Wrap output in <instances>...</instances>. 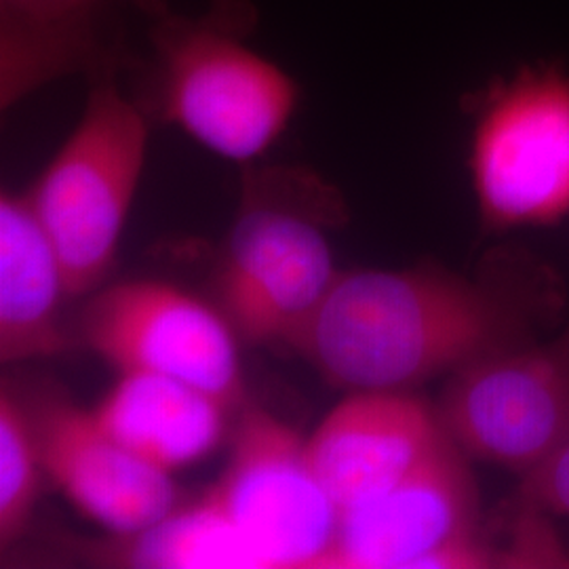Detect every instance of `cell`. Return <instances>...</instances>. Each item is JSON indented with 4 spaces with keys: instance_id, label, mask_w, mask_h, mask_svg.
I'll list each match as a JSON object with an SVG mask.
<instances>
[{
    "instance_id": "1",
    "label": "cell",
    "mask_w": 569,
    "mask_h": 569,
    "mask_svg": "<svg viewBox=\"0 0 569 569\" xmlns=\"http://www.w3.org/2000/svg\"><path fill=\"white\" fill-rule=\"evenodd\" d=\"M568 284L521 244L491 249L475 274L439 264L340 272L289 346L331 387L413 390L563 327Z\"/></svg>"
},
{
    "instance_id": "2",
    "label": "cell",
    "mask_w": 569,
    "mask_h": 569,
    "mask_svg": "<svg viewBox=\"0 0 569 569\" xmlns=\"http://www.w3.org/2000/svg\"><path fill=\"white\" fill-rule=\"evenodd\" d=\"M258 26L251 0H211L201 16L152 21L143 61L148 110L204 150L251 163L281 140L300 84L247 44Z\"/></svg>"
},
{
    "instance_id": "3",
    "label": "cell",
    "mask_w": 569,
    "mask_h": 569,
    "mask_svg": "<svg viewBox=\"0 0 569 569\" xmlns=\"http://www.w3.org/2000/svg\"><path fill=\"white\" fill-rule=\"evenodd\" d=\"M336 207V190L310 171H247L218 272L220 308L239 340L289 346L323 302L340 272L319 220Z\"/></svg>"
},
{
    "instance_id": "4",
    "label": "cell",
    "mask_w": 569,
    "mask_h": 569,
    "mask_svg": "<svg viewBox=\"0 0 569 569\" xmlns=\"http://www.w3.org/2000/svg\"><path fill=\"white\" fill-rule=\"evenodd\" d=\"M119 74L91 79L81 121L28 192L72 298L93 291L114 264L146 167L148 117Z\"/></svg>"
},
{
    "instance_id": "5",
    "label": "cell",
    "mask_w": 569,
    "mask_h": 569,
    "mask_svg": "<svg viewBox=\"0 0 569 569\" xmlns=\"http://www.w3.org/2000/svg\"><path fill=\"white\" fill-rule=\"evenodd\" d=\"M468 171L488 234L569 218V72L528 63L477 91Z\"/></svg>"
},
{
    "instance_id": "6",
    "label": "cell",
    "mask_w": 569,
    "mask_h": 569,
    "mask_svg": "<svg viewBox=\"0 0 569 569\" xmlns=\"http://www.w3.org/2000/svg\"><path fill=\"white\" fill-rule=\"evenodd\" d=\"M435 407L470 460L521 477L545 465L569 441V326L453 371Z\"/></svg>"
},
{
    "instance_id": "7",
    "label": "cell",
    "mask_w": 569,
    "mask_h": 569,
    "mask_svg": "<svg viewBox=\"0 0 569 569\" xmlns=\"http://www.w3.org/2000/svg\"><path fill=\"white\" fill-rule=\"evenodd\" d=\"M204 493L260 550L268 569H312L340 519L305 437L260 407L244 411L224 470Z\"/></svg>"
},
{
    "instance_id": "8",
    "label": "cell",
    "mask_w": 569,
    "mask_h": 569,
    "mask_svg": "<svg viewBox=\"0 0 569 569\" xmlns=\"http://www.w3.org/2000/svg\"><path fill=\"white\" fill-rule=\"evenodd\" d=\"M81 340L119 371H142L201 388L239 407L243 367L239 336L222 310L176 284L124 281L93 296Z\"/></svg>"
},
{
    "instance_id": "9",
    "label": "cell",
    "mask_w": 569,
    "mask_h": 569,
    "mask_svg": "<svg viewBox=\"0 0 569 569\" xmlns=\"http://www.w3.org/2000/svg\"><path fill=\"white\" fill-rule=\"evenodd\" d=\"M483 538L470 458L448 432L385 493L340 512L312 569H430L441 550Z\"/></svg>"
},
{
    "instance_id": "10",
    "label": "cell",
    "mask_w": 569,
    "mask_h": 569,
    "mask_svg": "<svg viewBox=\"0 0 569 569\" xmlns=\"http://www.w3.org/2000/svg\"><path fill=\"white\" fill-rule=\"evenodd\" d=\"M28 409L47 479L112 536L140 531L176 509L171 475L122 448L93 409L60 395L37 397Z\"/></svg>"
},
{
    "instance_id": "11",
    "label": "cell",
    "mask_w": 569,
    "mask_h": 569,
    "mask_svg": "<svg viewBox=\"0 0 569 569\" xmlns=\"http://www.w3.org/2000/svg\"><path fill=\"white\" fill-rule=\"evenodd\" d=\"M441 435L437 407L411 390H357L327 413L306 448L327 496L345 512L403 479Z\"/></svg>"
},
{
    "instance_id": "12",
    "label": "cell",
    "mask_w": 569,
    "mask_h": 569,
    "mask_svg": "<svg viewBox=\"0 0 569 569\" xmlns=\"http://www.w3.org/2000/svg\"><path fill=\"white\" fill-rule=\"evenodd\" d=\"M72 298L66 270L28 194H0V361L61 355L70 338L61 306Z\"/></svg>"
},
{
    "instance_id": "13",
    "label": "cell",
    "mask_w": 569,
    "mask_h": 569,
    "mask_svg": "<svg viewBox=\"0 0 569 569\" xmlns=\"http://www.w3.org/2000/svg\"><path fill=\"white\" fill-rule=\"evenodd\" d=\"M232 407L173 378L121 371L93 409L100 427L150 467L173 475L222 443Z\"/></svg>"
},
{
    "instance_id": "14",
    "label": "cell",
    "mask_w": 569,
    "mask_h": 569,
    "mask_svg": "<svg viewBox=\"0 0 569 569\" xmlns=\"http://www.w3.org/2000/svg\"><path fill=\"white\" fill-rule=\"evenodd\" d=\"M87 559L108 568L268 569L260 550L207 493L148 528L89 547Z\"/></svg>"
},
{
    "instance_id": "15",
    "label": "cell",
    "mask_w": 569,
    "mask_h": 569,
    "mask_svg": "<svg viewBox=\"0 0 569 569\" xmlns=\"http://www.w3.org/2000/svg\"><path fill=\"white\" fill-rule=\"evenodd\" d=\"M127 56L98 26V13L61 21L0 16V106H13L44 84L72 74L89 81L127 68Z\"/></svg>"
},
{
    "instance_id": "16",
    "label": "cell",
    "mask_w": 569,
    "mask_h": 569,
    "mask_svg": "<svg viewBox=\"0 0 569 569\" xmlns=\"http://www.w3.org/2000/svg\"><path fill=\"white\" fill-rule=\"evenodd\" d=\"M44 475L30 409L7 382L0 390V547H13L37 509Z\"/></svg>"
},
{
    "instance_id": "17",
    "label": "cell",
    "mask_w": 569,
    "mask_h": 569,
    "mask_svg": "<svg viewBox=\"0 0 569 569\" xmlns=\"http://www.w3.org/2000/svg\"><path fill=\"white\" fill-rule=\"evenodd\" d=\"M515 502L517 509L569 517V441L521 477Z\"/></svg>"
},
{
    "instance_id": "18",
    "label": "cell",
    "mask_w": 569,
    "mask_h": 569,
    "mask_svg": "<svg viewBox=\"0 0 569 569\" xmlns=\"http://www.w3.org/2000/svg\"><path fill=\"white\" fill-rule=\"evenodd\" d=\"M103 0H0V16L28 21L77 20L100 13Z\"/></svg>"
},
{
    "instance_id": "19",
    "label": "cell",
    "mask_w": 569,
    "mask_h": 569,
    "mask_svg": "<svg viewBox=\"0 0 569 569\" xmlns=\"http://www.w3.org/2000/svg\"><path fill=\"white\" fill-rule=\"evenodd\" d=\"M131 7H136L150 21L161 20L167 13H171V7L167 0H127Z\"/></svg>"
}]
</instances>
